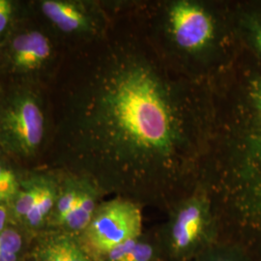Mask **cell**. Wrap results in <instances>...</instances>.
<instances>
[{
    "mask_svg": "<svg viewBox=\"0 0 261 261\" xmlns=\"http://www.w3.org/2000/svg\"><path fill=\"white\" fill-rule=\"evenodd\" d=\"M12 3L8 0H0V34L6 29L12 16Z\"/></svg>",
    "mask_w": 261,
    "mask_h": 261,
    "instance_id": "18",
    "label": "cell"
},
{
    "mask_svg": "<svg viewBox=\"0 0 261 261\" xmlns=\"http://www.w3.org/2000/svg\"><path fill=\"white\" fill-rule=\"evenodd\" d=\"M132 7L82 57L66 99L62 152L92 182L106 181L140 205L171 207L199 182L214 87L168 65Z\"/></svg>",
    "mask_w": 261,
    "mask_h": 261,
    "instance_id": "1",
    "label": "cell"
},
{
    "mask_svg": "<svg viewBox=\"0 0 261 261\" xmlns=\"http://www.w3.org/2000/svg\"><path fill=\"white\" fill-rule=\"evenodd\" d=\"M21 237L13 229H3L0 232V251L17 254L21 248Z\"/></svg>",
    "mask_w": 261,
    "mask_h": 261,
    "instance_id": "13",
    "label": "cell"
},
{
    "mask_svg": "<svg viewBox=\"0 0 261 261\" xmlns=\"http://www.w3.org/2000/svg\"><path fill=\"white\" fill-rule=\"evenodd\" d=\"M64 261H89L86 254L76 245L70 241H61Z\"/></svg>",
    "mask_w": 261,
    "mask_h": 261,
    "instance_id": "15",
    "label": "cell"
},
{
    "mask_svg": "<svg viewBox=\"0 0 261 261\" xmlns=\"http://www.w3.org/2000/svg\"><path fill=\"white\" fill-rule=\"evenodd\" d=\"M231 13L240 46L261 69V1H231Z\"/></svg>",
    "mask_w": 261,
    "mask_h": 261,
    "instance_id": "7",
    "label": "cell"
},
{
    "mask_svg": "<svg viewBox=\"0 0 261 261\" xmlns=\"http://www.w3.org/2000/svg\"><path fill=\"white\" fill-rule=\"evenodd\" d=\"M40 187L41 186L31 187L27 191L20 192L17 195L15 202V209L17 215L20 217L28 216L36 201V198L40 192Z\"/></svg>",
    "mask_w": 261,
    "mask_h": 261,
    "instance_id": "12",
    "label": "cell"
},
{
    "mask_svg": "<svg viewBox=\"0 0 261 261\" xmlns=\"http://www.w3.org/2000/svg\"><path fill=\"white\" fill-rule=\"evenodd\" d=\"M214 123L199 184L215 224L261 230V69L242 51L214 86Z\"/></svg>",
    "mask_w": 261,
    "mask_h": 261,
    "instance_id": "2",
    "label": "cell"
},
{
    "mask_svg": "<svg viewBox=\"0 0 261 261\" xmlns=\"http://www.w3.org/2000/svg\"><path fill=\"white\" fill-rule=\"evenodd\" d=\"M141 229V205L127 197H119L97 207L84 236L94 252L106 255L122 243L138 239Z\"/></svg>",
    "mask_w": 261,
    "mask_h": 261,
    "instance_id": "4",
    "label": "cell"
},
{
    "mask_svg": "<svg viewBox=\"0 0 261 261\" xmlns=\"http://www.w3.org/2000/svg\"><path fill=\"white\" fill-rule=\"evenodd\" d=\"M18 195V182L15 174L0 165V204Z\"/></svg>",
    "mask_w": 261,
    "mask_h": 261,
    "instance_id": "11",
    "label": "cell"
},
{
    "mask_svg": "<svg viewBox=\"0 0 261 261\" xmlns=\"http://www.w3.org/2000/svg\"><path fill=\"white\" fill-rule=\"evenodd\" d=\"M41 261H64L61 241L55 242L45 248L40 255Z\"/></svg>",
    "mask_w": 261,
    "mask_h": 261,
    "instance_id": "17",
    "label": "cell"
},
{
    "mask_svg": "<svg viewBox=\"0 0 261 261\" xmlns=\"http://www.w3.org/2000/svg\"><path fill=\"white\" fill-rule=\"evenodd\" d=\"M17 254L9 253V252H1L0 251V261H16Z\"/></svg>",
    "mask_w": 261,
    "mask_h": 261,
    "instance_id": "19",
    "label": "cell"
},
{
    "mask_svg": "<svg viewBox=\"0 0 261 261\" xmlns=\"http://www.w3.org/2000/svg\"><path fill=\"white\" fill-rule=\"evenodd\" d=\"M138 239H132L114 247L105 256L110 261H120L134 249Z\"/></svg>",
    "mask_w": 261,
    "mask_h": 261,
    "instance_id": "16",
    "label": "cell"
},
{
    "mask_svg": "<svg viewBox=\"0 0 261 261\" xmlns=\"http://www.w3.org/2000/svg\"><path fill=\"white\" fill-rule=\"evenodd\" d=\"M170 208L172 209L170 224L172 247L177 252L191 248L207 226L215 224L210 199L199 183Z\"/></svg>",
    "mask_w": 261,
    "mask_h": 261,
    "instance_id": "6",
    "label": "cell"
},
{
    "mask_svg": "<svg viewBox=\"0 0 261 261\" xmlns=\"http://www.w3.org/2000/svg\"><path fill=\"white\" fill-rule=\"evenodd\" d=\"M44 115L30 95L15 98L0 115V142L19 156H30L44 137Z\"/></svg>",
    "mask_w": 261,
    "mask_h": 261,
    "instance_id": "5",
    "label": "cell"
},
{
    "mask_svg": "<svg viewBox=\"0 0 261 261\" xmlns=\"http://www.w3.org/2000/svg\"><path fill=\"white\" fill-rule=\"evenodd\" d=\"M6 209L0 205V232L4 229V225L6 222Z\"/></svg>",
    "mask_w": 261,
    "mask_h": 261,
    "instance_id": "20",
    "label": "cell"
},
{
    "mask_svg": "<svg viewBox=\"0 0 261 261\" xmlns=\"http://www.w3.org/2000/svg\"><path fill=\"white\" fill-rule=\"evenodd\" d=\"M216 261H228V260H216Z\"/></svg>",
    "mask_w": 261,
    "mask_h": 261,
    "instance_id": "21",
    "label": "cell"
},
{
    "mask_svg": "<svg viewBox=\"0 0 261 261\" xmlns=\"http://www.w3.org/2000/svg\"><path fill=\"white\" fill-rule=\"evenodd\" d=\"M89 180L84 192L81 196V199L75 206L74 210L68 215L62 224L73 230H85V228L90 224L94 213L97 209V197L98 194L95 185Z\"/></svg>",
    "mask_w": 261,
    "mask_h": 261,
    "instance_id": "9",
    "label": "cell"
},
{
    "mask_svg": "<svg viewBox=\"0 0 261 261\" xmlns=\"http://www.w3.org/2000/svg\"><path fill=\"white\" fill-rule=\"evenodd\" d=\"M49 55L50 46L47 38L37 31L21 34L13 43V60L20 69H36L47 60Z\"/></svg>",
    "mask_w": 261,
    "mask_h": 261,
    "instance_id": "8",
    "label": "cell"
},
{
    "mask_svg": "<svg viewBox=\"0 0 261 261\" xmlns=\"http://www.w3.org/2000/svg\"><path fill=\"white\" fill-rule=\"evenodd\" d=\"M132 11L162 59L193 81L214 87L242 54L231 1L134 0Z\"/></svg>",
    "mask_w": 261,
    "mask_h": 261,
    "instance_id": "3",
    "label": "cell"
},
{
    "mask_svg": "<svg viewBox=\"0 0 261 261\" xmlns=\"http://www.w3.org/2000/svg\"><path fill=\"white\" fill-rule=\"evenodd\" d=\"M55 191L50 187H40V192L36 198V201L31 208L30 212L25 217L29 224L35 226L43 222L44 218L53 208L55 203Z\"/></svg>",
    "mask_w": 261,
    "mask_h": 261,
    "instance_id": "10",
    "label": "cell"
},
{
    "mask_svg": "<svg viewBox=\"0 0 261 261\" xmlns=\"http://www.w3.org/2000/svg\"><path fill=\"white\" fill-rule=\"evenodd\" d=\"M153 253V249L148 243L138 241L134 249L120 261H150Z\"/></svg>",
    "mask_w": 261,
    "mask_h": 261,
    "instance_id": "14",
    "label": "cell"
}]
</instances>
